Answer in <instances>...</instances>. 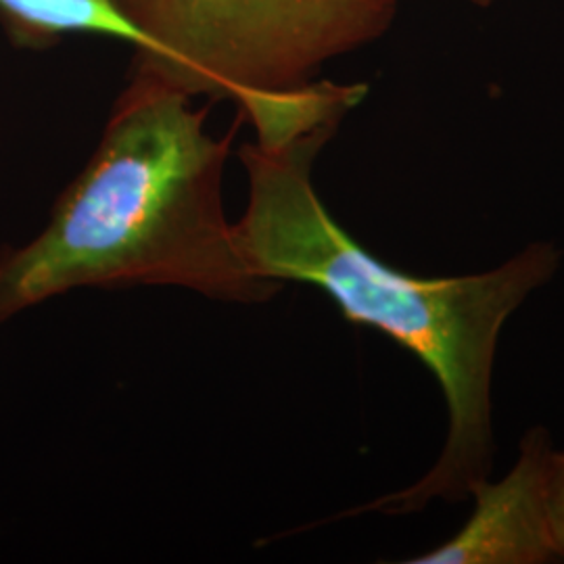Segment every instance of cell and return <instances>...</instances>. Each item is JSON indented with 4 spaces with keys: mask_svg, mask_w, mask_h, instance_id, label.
Wrapping results in <instances>:
<instances>
[{
    "mask_svg": "<svg viewBox=\"0 0 564 564\" xmlns=\"http://www.w3.org/2000/svg\"><path fill=\"white\" fill-rule=\"evenodd\" d=\"M545 512L547 523L564 558V452H552L545 460L544 477Z\"/></svg>",
    "mask_w": 564,
    "mask_h": 564,
    "instance_id": "6",
    "label": "cell"
},
{
    "mask_svg": "<svg viewBox=\"0 0 564 564\" xmlns=\"http://www.w3.org/2000/svg\"><path fill=\"white\" fill-rule=\"evenodd\" d=\"M158 42L137 61L188 97L232 99L263 147H279L339 121L366 84L318 82L326 61L381 39L398 0H118Z\"/></svg>",
    "mask_w": 564,
    "mask_h": 564,
    "instance_id": "3",
    "label": "cell"
},
{
    "mask_svg": "<svg viewBox=\"0 0 564 564\" xmlns=\"http://www.w3.org/2000/svg\"><path fill=\"white\" fill-rule=\"evenodd\" d=\"M464 2H470V4H477V7H487V4H491L496 0H464Z\"/></svg>",
    "mask_w": 564,
    "mask_h": 564,
    "instance_id": "7",
    "label": "cell"
},
{
    "mask_svg": "<svg viewBox=\"0 0 564 564\" xmlns=\"http://www.w3.org/2000/svg\"><path fill=\"white\" fill-rule=\"evenodd\" d=\"M137 69L101 142L46 228L0 253V324L76 289L181 286L260 305L282 289L251 272L226 220L224 165L235 139L207 132V107Z\"/></svg>",
    "mask_w": 564,
    "mask_h": 564,
    "instance_id": "2",
    "label": "cell"
},
{
    "mask_svg": "<svg viewBox=\"0 0 564 564\" xmlns=\"http://www.w3.org/2000/svg\"><path fill=\"white\" fill-rule=\"evenodd\" d=\"M335 130L279 147L242 144L249 202L235 237L253 274L318 286L349 323L381 330L440 381L449 416L442 456L423 479L358 512L408 514L435 498L463 500L487 479L491 464V375L500 333L554 276L561 253L533 242L489 272L447 279L387 265L343 230L316 193L312 167Z\"/></svg>",
    "mask_w": 564,
    "mask_h": 564,
    "instance_id": "1",
    "label": "cell"
},
{
    "mask_svg": "<svg viewBox=\"0 0 564 564\" xmlns=\"http://www.w3.org/2000/svg\"><path fill=\"white\" fill-rule=\"evenodd\" d=\"M0 15L21 44L42 46L67 34H93L126 42L139 59L160 55V46L118 0H0Z\"/></svg>",
    "mask_w": 564,
    "mask_h": 564,
    "instance_id": "5",
    "label": "cell"
},
{
    "mask_svg": "<svg viewBox=\"0 0 564 564\" xmlns=\"http://www.w3.org/2000/svg\"><path fill=\"white\" fill-rule=\"evenodd\" d=\"M550 437L533 429L521 444V456L498 484L473 485L475 510L445 544L405 563L542 564L563 561L545 512V460Z\"/></svg>",
    "mask_w": 564,
    "mask_h": 564,
    "instance_id": "4",
    "label": "cell"
}]
</instances>
